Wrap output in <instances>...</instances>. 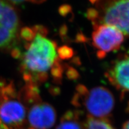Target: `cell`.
Segmentation results:
<instances>
[{
    "label": "cell",
    "mask_w": 129,
    "mask_h": 129,
    "mask_svg": "<svg viewBox=\"0 0 129 129\" xmlns=\"http://www.w3.org/2000/svg\"><path fill=\"white\" fill-rule=\"evenodd\" d=\"M57 60L56 45L42 34L37 33L24 54L25 69L37 79L44 78Z\"/></svg>",
    "instance_id": "1"
},
{
    "label": "cell",
    "mask_w": 129,
    "mask_h": 129,
    "mask_svg": "<svg viewBox=\"0 0 129 129\" xmlns=\"http://www.w3.org/2000/svg\"><path fill=\"white\" fill-rule=\"evenodd\" d=\"M96 9L88 12L89 18L96 24L115 27L129 36V0H93Z\"/></svg>",
    "instance_id": "2"
},
{
    "label": "cell",
    "mask_w": 129,
    "mask_h": 129,
    "mask_svg": "<svg viewBox=\"0 0 129 129\" xmlns=\"http://www.w3.org/2000/svg\"><path fill=\"white\" fill-rule=\"evenodd\" d=\"M78 92L83 96L86 110L93 117L103 118L108 115L114 108V96L106 88L96 87L87 90L81 86Z\"/></svg>",
    "instance_id": "3"
},
{
    "label": "cell",
    "mask_w": 129,
    "mask_h": 129,
    "mask_svg": "<svg viewBox=\"0 0 129 129\" xmlns=\"http://www.w3.org/2000/svg\"><path fill=\"white\" fill-rule=\"evenodd\" d=\"M93 45L99 57L118 49L124 41V34L115 27L105 24L94 25L92 34Z\"/></svg>",
    "instance_id": "4"
},
{
    "label": "cell",
    "mask_w": 129,
    "mask_h": 129,
    "mask_svg": "<svg viewBox=\"0 0 129 129\" xmlns=\"http://www.w3.org/2000/svg\"><path fill=\"white\" fill-rule=\"evenodd\" d=\"M19 19L12 6L0 0V48L10 46L18 32Z\"/></svg>",
    "instance_id": "5"
},
{
    "label": "cell",
    "mask_w": 129,
    "mask_h": 129,
    "mask_svg": "<svg viewBox=\"0 0 129 129\" xmlns=\"http://www.w3.org/2000/svg\"><path fill=\"white\" fill-rule=\"evenodd\" d=\"M26 117L25 105L17 99H5L0 102V124L7 128L20 125Z\"/></svg>",
    "instance_id": "6"
},
{
    "label": "cell",
    "mask_w": 129,
    "mask_h": 129,
    "mask_svg": "<svg viewBox=\"0 0 129 129\" xmlns=\"http://www.w3.org/2000/svg\"><path fill=\"white\" fill-rule=\"evenodd\" d=\"M28 115L29 122L35 129L51 128L56 119L55 110L53 106L46 103H38L32 105Z\"/></svg>",
    "instance_id": "7"
},
{
    "label": "cell",
    "mask_w": 129,
    "mask_h": 129,
    "mask_svg": "<svg viewBox=\"0 0 129 129\" xmlns=\"http://www.w3.org/2000/svg\"><path fill=\"white\" fill-rule=\"evenodd\" d=\"M111 83L122 91H129V56H125L114 63L108 72Z\"/></svg>",
    "instance_id": "8"
},
{
    "label": "cell",
    "mask_w": 129,
    "mask_h": 129,
    "mask_svg": "<svg viewBox=\"0 0 129 129\" xmlns=\"http://www.w3.org/2000/svg\"><path fill=\"white\" fill-rule=\"evenodd\" d=\"M85 129H114L111 124L102 119L88 118L85 124Z\"/></svg>",
    "instance_id": "9"
},
{
    "label": "cell",
    "mask_w": 129,
    "mask_h": 129,
    "mask_svg": "<svg viewBox=\"0 0 129 129\" xmlns=\"http://www.w3.org/2000/svg\"><path fill=\"white\" fill-rule=\"evenodd\" d=\"M56 129H81L78 121L73 118L72 115H67L65 118L61 121Z\"/></svg>",
    "instance_id": "10"
},
{
    "label": "cell",
    "mask_w": 129,
    "mask_h": 129,
    "mask_svg": "<svg viewBox=\"0 0 129 129\" xmlns=\"http://www.w3.org/2000/svg\"><path fill=\"white\" fill-rule=\"evenodd\" d=\"M59 54L62 58L69 57L72 55V50L67 47L61 48L59 50Z\"/></svg>",
    "instance_id": "11"
},
{
    "label": "cell",
    "mask_w": 129,
    "mask_h": 129,
    "mask_svg": "<svg viewBox=\"0 0 129 129\" xmlns=\"http://www.w3.org/2000/svg\"><path fill=\"white\" fill-rule=\"evenodd\" d=\"M12 2L15 3H21L25 2V1H30V2L33 3H41L43 0H10Z\"/></svg>",
    "instance_id": "12"
},
{
    "label": "cell",
    "mask_w": 129,
    "mask_h": 129,
    "mask_svg": "<svg viewBox=\"0 0 129 129\" xmlns=\"http://www.w3.org/2000/svg\"><path fill=\"white\" fill-rule=\"evenodd\" d=\"M122 129H129V121L125 122L122 126Z\"/></svg>",
    "instance_id": "13"
},
{
    "label": "cell",
    "mask_w": 129,
    "mask_h": 129,
    "mask_svg": "<svg viewBox=\"0 0 129 129\" xmlns=\"http://www.w3.org/2000/svg\"><path fill=\"white\" fill-rule=\"evenodd\" d=\"M7 127H5L4 125H3L0 124V129H7Z\"/></svg>",
    "instance_id": "14"
}]
</instances>
